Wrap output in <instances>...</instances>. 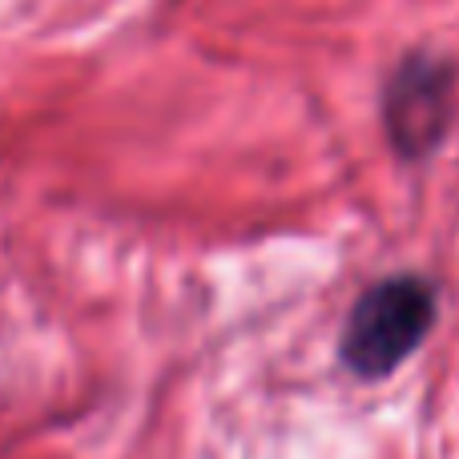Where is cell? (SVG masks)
<instances>
[{
    "mask_svg": "<svg viewBox=\"0 0 459 459\" xmlns=\"http://www.w3.org/2000/svg\"><path fill=\"white\" fill-rule=\"evenodd\" d=\"M439 290L428 274H387L359 294L339 339V363L355 379H387L428 342Z\"/></svg>",
    "mask_w": 459,
    "mask_h": 459,
    "instance_id": "1",
    "label": "cell"
},
{
    "mask_svg": "<svg viewBox=\"0 0 459 459\" xmlns=\"http://www.w3.org/2000/svg\"><path fill=\"white\" fill-rule=\"evenodd\" d=\"M459 109V69L447 56L415 48L383 81V129L403 161H428L452 134Z\"/></svg>",
    "mask_w": 459,
    "mask_h": 459,
    "instance_id": "2",
    "label": "cell"
}]
</instances>
